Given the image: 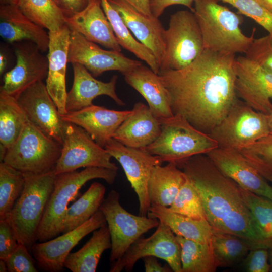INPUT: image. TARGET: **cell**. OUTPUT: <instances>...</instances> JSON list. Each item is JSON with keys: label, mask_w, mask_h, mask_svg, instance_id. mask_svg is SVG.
I'll use <instances>...</instances> for the list:
<instances>
[{"label": "cell", "mask_w": 272, "mask_h": 272, "mask_svg": "<svg viewBox=\"0 0 272 272\" xmlns=\"http://www.w3.org/2000/svg\"><path fill=\"white\" fill-rule=\"evenodd\" d=\"M235 54L204 49L187 66L159 71L171 110L209 134L238 99Z\"/></svg>", "instance_id": "6da1fadb"}, {"label": "cell", "mask_w": 272, "mask_h": 272, "mask_svg": "<svg viewBox=\"0 0 272 272\" xmlns=\"http://www.w3.org/2000/svg\"><path fill=\"white\" fill-rule=\"evenodd\" d=\"M176 164L197 190L206 219L214 229L236 235L254 248L271 246L260 233L240 187L224 175L206 154Z\"/></svg>", "instance_id": "7a4b0ae2"}, {"label": "cell", "mask_w": 272, "mask_h": 272, "mask_svg": "<svg viewBox=\"0 0 272 272\" xmlns=\"http://www.w3.org/2000/svg\"><path fill=\"white\" fill-rule=\"evenodd\" d=\"M200 27L205 49L235 54L247 51L256 31L245 35L240 28V16L217 0H195L192 11Z\"/></svg>", "instance_id": "3957f363"}, {"label": "cell", "mask_w": 272, "mask_h": 272, "mask_svg": "<svg viewBox=\"0 0 272 272\" xmlns=\"http://www.w3.org/2000/svg\"><path fill=\"white\" fill-rule=\"evenodd\" d=\"M117 174V170L93 167L56 175L53 191L38 227L37 241L44 242L61 233L69 203L76 198L80 190L87 182L102 179L111 185L115 182Z\"/></svg>", "instance_id": "277c9868"}, {"label": "cell", "mask_w": 272, "mask_h": 272, "mask_svg": "<svg viewBox=\"0 0 272 272\" xmlns=\"http://www.w3.org/2000/svg\"><path fill=\"white\" fill-rule=\"evenodd\" d=\"M24 190L8 218L18 242L31 252L37 241L38 227L53 191L56 175L53 171L44 174L24 173Z\"/></svg>", "instance_id": "5b68a950"}, {"label": "cell", "mask_w": 272, "mask_h": 272, "mask_svg": "<svg viewBox=\"0 0 272 272\" xmlns=\"http://www.w3.org/2000/svg\"><path fill=\"white\" fill-rule=\"evenodd\" d=\"M159 120L160 135L144 149L163 162L177 163L196 155L207 154L218 147L209 134L196 129L181 116L174 115Z\"/></svg>", "instance_id": "8992f818"}, {"label": "cell", "mask_w": 272, "mask_h": 272, "mask_svg": "<svg viewBox=\"0 0 272 272\" xmlns=\"http://www.w3.org/2000/svg\"><path fill=\"white\" fill-rule=\"evenodd\" d=\"M61 148V144L28 121L3 162L24 173H46L54 170Z\"/></svg>", "instance_id": "52a82bcc"}, {"label": "cell", "mask_w": 272, "mask_h": 272, "mask_svg": "<svg viewBox=\"0 0 272 272\" xmlns=\"http://www.w3.org/2000/svg\"><path fill=\"white\" fill-rule=\"evenodd\" d=\"M270 131L268 115L256 111L238 99L209 134L218 147L239 151Z\"/></svg>", "instance_id": "ba28073f"}, {"label": "cell", "mask_w": 272, "mask_h": 272, "mask_svg": "<svg viewBox=\"0 0 272 272\" xmlns=\"http://www.w3.org/2000/svg\"><path fill=\"white\" fill-rule=\"evenodd\" d=\"M164 41L165 57L159 71L183 69L198 57L205 48L194 13L181 10L171 15Z\"/></svg>", "instance_id": "9c48e42d"}, {"label": "cell", "mask_w": 272, "mask_h": 272, "mask_svg": "<svg viewBox=\"0 0 272 272\" xmlns=\"http://www.w3.org/2000/svg\"><path fill=\"white\" fill-rule=\"evenodd\" d=\"M99 210L105 217L110 233L111 263L120 258L135 241L159 223L156 218L128 212L120 204V194L115 190L109 192Z\"/></svg>", "instance_id": "30bf717a"}, {"label": "cell", "mask_w": 272, "mask_h": 272, "mask_svg": "<svg viewBox=\"0 0 272 272\" xmlns=\"http://www.w3.org/2000/svg\"><path fill=\"white\" fill-rule=\"evenodd\" d=\"M111 158L106 149L98 145L83 128L65 122L61 152L53 172L58 175L93 167L118 170Z\"/></svg>", "instance_id": "8fae6325"}, {"label": "cell", "mask_w": 272, "mask_h": 272, "mask_svg": "<svg viewBox=\"0 0 272 272\" xmlns=\"http://www.w3.org/2000/svg\"><path fill=\"white\" fill-rule=\"evenodd\" d=\"M149 256L165 260L174 272H182L180 247L176 235L160 221L152 235L147 238L140 237L120 258L111 263L109 271H132L139 259Z\"/></svg>", "instance_id": "7c38bea8"}, {"label": "cell", "mask_w": 272, "mask_h": 272, "mask_svg": "<svg viewBox=\"0 0 272 272\" xmlns=\"http://www.w3.org/2000/svg\"><path fill=\"white\" fill-rule=\"evenodd\" d=\"M104 148L120 163L137 194L139 215L147 216L151 207L148 194V181L154 167L162 165L163 161L144 148L128 147L113 138L107 142Z\"/></svg>", "instance_id": "4fadbf2b"}, {"label": "cell", "mask_w": 272, "mask_h": 272, "mask_svg": "<svg viewBox=\"0 0 272 272\" xmlns=\"http://www.w3.org/2000/svg\"><path fill=\"white\" fill-rule=\"evenodd\" d=\"M106 224L103 213L99 210L75 229L49 240L34 243L31 252L39 267L49 272L62 271L72 249L86 235Z\"/></svg>", "instance_id": "5bb4252c"}, {"label": "cell", "mask_w": 272, "mask_h": 272, "mask_svg": "<svg viewBox=\"0 0 272 272\" xmlns=\"http://www.w3.org/2000/svg\"><path fill=\"white\" fill-rule=\"evenodd\" d=\"M68 62L83 65L94 77L104 72L117 71L122 74L142 64L130 59L121 52L106 50L80 33L71 30Z\"/></svg>", "instance_id": "9a60e30c"}, {"label": "cell", "mask_w": 272, "mask_h": 272, "mask_svg": "<svg viewBox=\"0 0 272 272\" xmlns=\"http://www.w3.org/2000/svg\"><path fill=\"white\" fill-rule=\"evenodd\" d=\"M16 65L4 76L1 87L15 98L34 84L46 79L48 59L38 46L30 41L14 43Z\"/></svg>", "instance_id": "2e32d148"}, {"label": "cell", "mask_w": 272, "mask_h": 272, "mask_svg": "<svg viewBox=\"0 0 272 272\" xmlns=\"http://www.w3.org/2000/svg\"><path fill=\"white\" fill-rule=\"evenodd\" d=\"M28 121L62 145L65 122L43 81L22 91L16 98Z\"/></svg>", "instance_id": "e0dca14e"}, {"label": "cell", "mask_w": 272, "mask_h": 272, "mask_svg": "<svg viewBox=\"0 0 272 272\" xmlns=\"http://www.w3.org/2000/svg\"><path fill=\"white\" fill-rule=\"evenodd\" d=\"M235 88L238 97L253 109L272 112V74L246 56L235 58Z\"/></svg>", "instance_id": "ac0fdd59"}, {"label": "cell", "mask_w": 272, "mask_h": 272, "mask_svg": "<svg viewBox=\"0 0 272 272\" xmlns=\"http://www.w3.org/2000/svg\"><path fill=\"white\" fill-rule=\"evenodd\" d=\"M206 155L224 175L240 187L272 200V186L239 151L217 147Z\"/></svg>", "instance_id": "d6986e66"}, {"label": "cell", "mask_w": 272, "mask_h": 272, "mask_svg": "<svg viewBox=\"0 0 272 272\" xmlns=\"http://www.w3.org/2000/svg\"><path fill=\"white\" fill-rule=\"evenodd\" d=\"M48 71L46 87L60 115L67 113L65 76L71 29L65 24L56 31H48Z\"/></svg>", "instance_id": "ffe728a7"}, {"label": "cell", "mask_w": 272, "mask_h": 272, "mask_svg": "<svg viewBox=\"0 0 272 272\" xmlns=\"http://www.w3.org/2000/svg\"><path fill=\"white\" fill-rule=\"evenodd\" d=\"M131 112V110H115L92 104L60 115L64 122L80 126L98 145L104 148Z\"/></svg>", "instance_id": "44dd1931"}, {"label": "cell", "mask_w": 272, "mask_h": 272, "mask_svg": "<svg viewBox=\"0 0 272 272\" xmlns=\"http://www.w3.org/2000/svg\"><path fill=\"white\" fill-rule=\"evenodd\" d=\"M117 10L128 28L153 53L159 66L165 57V29L158 18L146 16L125 2L108 0Z\"/></svg>", "instance_id": "7402d4cb"}, {"label": "cell", "mask_w": 272, "mask_h": 272, "mask_svg": "<svg viewBox=\"0 0 272 272\" xmlns=\"http://www.w3.org/2000/svg\"><path fill=\"white\" fill-rule=\"evenodd\" d=\"M72 64L74 78L72 87L66 97L67 113L92 105L93 100L101 95L109 97L118 105H125L116 93L117 75H113L109 82H104L96 79L83 65L78 63Z\"/></svg>", "instance_id": "603a6c76"}, {"label": "cell", "mask_w": 272, "mask_h": 272, "mask_svg": "<svg viewBox=\"0 0 272 272\" xmlns=\"http://www.w3.org/2000/svg\"><path fill=\"white\" fill-rule=\"evenodd\" d=\"M66 24L88 40L112 50L121 52L112 26L101 6V0H92L82 11L66 17Z\"/></svg>", "instance_id": "cb8c5ba5"}, {"label": "cell", "mask_w": 272, "mask_h": 272, "mask_svg": "<svg viewBox=\"0 0 272 272\" xmlns=\"http://www.w3.org/2000/svg\"><path fill=\"white\" fill-rule=\"evenodd\" d=\"M131 110L130 115L119 125L112 138L128 147L145 148L160 135V120L149 106L141 102L135 103Z\"/></svg>", "instance_id": "d4e9b609"}, {"label": "cell", "mask_w": 272, "mask_h": 272, "mask_svg": "<svg viewBox=\"0 0 272 272\" xmlns=\"http://www.w3.org/2000/svg\"><path fill=\"white\" fill-rule=\"evenodd\" d=\"M126 82L146 100L159 119L172 117L167 90L159 74L143 64L122 74Z\"/></svg>", "instance_id": "484cf974"}, {"label": "cell", "mask_w": 272, "mask_h": 272, "mask_svg": "<svg viewBox=\"0 0 272 272\" xmlns=\"http://www.w3.org/2000/svg\"><path fill=\"white\" fill-rule=\"evenodd\" d=\"M0 35L11 43L30 41L43 52L48 50V32L25 16L17 5H1Z\"/></svg>", "instance_id": "4316f807"}, {"label": "cell", "mask_w": 272, "mask_h": 272, "mask_svg": "<svg viewBox=\"0 0 272 272\" xmlns=\"http://www.w3.org/2000/svg\"><path fill=\"white\" fill-rule=\"evenodd\" d=\"M187 177L174 162L153 169L148 183V194L151 206H171Z\"/></svg>", "instance_id": "83f0119b"}, {"label": "cell", "mask_w": 272, "mask_h": 272, "mask_svg": "<svg viewBox=\"0 0 272 272\" xmlns=\"http://www.w3.org/2000/svg\"><path fill=\"white\" fill-rule=\"evenodd\" d=\"M147 216L156 218L168 226L177 236L202 243H210L213 228L206 219L189 217L170 210L168 207L151 206Z\"/></svg>", "instance_id": "f1b7e54d"}, {"label": "cell", "mask_w": 272, "mask_h": 272, "mask_svg": "<svg viewBox=\"0 0 272 272\" xmlns=\"http://www.w3.org/2000/svg\"><path fill=\"white\" fill-rule=\"evenodd\" d=\"M111 248V236L105 225L93 232L91 238L78 251L70 253L64 268L72 272H95L101 255Z\"/></svg>", "instance_id": "f546056e"}, {"label": "cell", "mask_w": 272, "mask_h": 272, "mask_svg": "<svg viewBox=\"0 0 272 272\" xmlns=\"http://www.w3.org/2000/svg\"><path fill=\"white\" fill-rule=\"evenodd\" d=\"M28 121L27 117L15 97L1 88L0 153L5 155L16 141Z\"/></svg>", "instance_id": "4dcf8cb0"}, {"label": "cell", "mask_w": 272, "mask_h": 272, "mask_svg": "<svg viewBox=\"0 0 272 272\" xmlns=\"http://www.w3.org/2000/svg\"><path fill=\"white\" fill-rule=\"evenodd\" d=\"M101 3L120 46L145 61L153 71L158 74L159 66L153 53L133 37L119 12L108 0H101Z\"/></svg>", "instance_id": "1f68e13d"}, {"label": "cell", "mask_w": 272, "mask_h": 272, "mask_svg": "<svg viewBox=\"0 0 272 272\" xmlns=\"http://www.w3.org/2000/svg\"><path fill=\"white\" fill-rule=\"evenodd\" d=\"M106 188L93 182L87 190L68 207L62 223L61 233L70 231L83 224L98 211L105 198Z\"/></svg>", "instance_id": "d6a6232c"}, {"label": "cell", "mask_w": 272, "mask_h": 272, "mask_svg": "<svg viewBox=\"0 0 272 272\" xmlns=\"http://www.w3.org/2000/svg\"><path fill=\"white\" fill-rule=\"evenodd\" d=\"M210 244L218 267H229L243 261L254 248L236 235L214 229Z\"/></svg>", "instance_id": "836d02e7"}, {"label": "cell", "mask_w": 272, "mask_h": 272, "mask_svg": "<svg viewBox=\"0 0 272 272\" xmlns=\"http://www.w3.org/2000/svg\"><path fill=\"white\" fill-rule=\"evenodd\" d=\"M180 247L182 272H214L218 267L210 243L176 235Z\"/></svg>", "instance_id": "e575fe53"}, {"label": "cell", "mask_w": 272, "mask_h": 272, "mask_svg": "<svg viewBox=\"0 0 272 272\" xmlns=\"http://www.w3.org/2000/svg\"><path fill=\"white\" fill-rule=\"evenodd\" d=\"M20 11L33 22L48 31H56L66 24V16L54 0H19Z\"/></svg>", "instance_id": "d590c367"}, {"label": "cell", "mask_w": 272, "mask_h": 272, "mask_svg": "<svg viewBox=\"0 0 272 272\" xmlns=\"http://www.w3.org/2000/svg\"><path fill=\"white\" fill-rule=\"evenodd\" d=\"M24 173L8 164L0 163V220L8 219L25 186Z\"/></svg>", "instance_id": "8d00e7d4"}, {"label": "cell", "mask_w": 272, "mask_h": 272, "mask_svg": "<svg viewBox=\"0 0 272 272\" xmlns=\"http://www.w3.org/2000/svg\"><path fill=\"white\" fill-rule=\"evenodd\" d=\"M240 188L244 202L262 236L272 243V200Z\"/></svg>", "instance_id": "74e56055"}, {"label": "cell", "mask_w": 272, "mask_h": 272, "mask_svg": "<svg viewBox=\"0 0 272 272\" xmlns=\"http://www.w3.org/2000/svg\"><path fill=\"white\" fill-rule=\"evenodd\" d=\"M239 151L262 176L272 181V131Z\"/></svg>", "instance_id": "f35d334b"}, {"label": "cell", "mask_w": 272, "mask_h": 272, "mask_svg": "<svg viewBox=\"0 0 272 272\" xmlns=\"http://www.w3.org/2000/svg\"><path fill=\"white\" fill-rule=\"evenodd\" d=\"M168 208L174 212L189 217L207 219L200 197L194 186L187 178Z\"/></svg>", "instance_id": "ab89813d"}, {"label": "cell", "mask_w": 272, "mask_h": 272, "mask_svg": "<svg viewBox=\"0 0 272 272\" xmlns=\"http://www.w3.org/2000/svg\"><path fill=\"white\" fill-rule=\"evenodd\" d=\"M251 18L272 35V14L256 0H220Z\"/></svg>", "instance_id": "60d3db41"}, {"label": "cell", "mask_w": 272, "mask_h": 272, "mask_svg": "<svg viewBox=\"0 0 272 272\" xmlns=\"http://www.w3.org/2000/svg\"><path fill=\"white\" fill-rule=\"evenodd\" d=\"M245 54L248 58L272 74V35L255 38Z\"/></svg>", "instance_id": "b9f144b4"}, {"label": "cell", "mask_w": 272, "mask_h": 272, "mask_svg": "<svg viewBox=\"0 0 272 272\" xmlns=\"http://www.w3.org/2000/svg\"><path fill=\"white\" fill-rule=\"evenodd\" d=\"M27 247L19 243L18 246L6 260L9 272H37L35 260Z\"/></svg>", "instance_id": "7bdbcfd3"}, {"label": "cell", "mask_w": 272, "mask_h": 272, "mask_svg": "<svg viewBox=\"0 0 272 272\" xmlns=\"http://www.w3.org/2000/svg\"><path fill=\"white\" fill-rule=\"evenodd\" d=\"M268 258L267 247L251 249L243 260L244 270L247 272H268L270 270Z\"/></svg>", "instance_id": "ee69618b"}, {"label": "cell", "mask_w": 272, "mask_h": 272, "mask_svg": "<svg viewBox=\"0 0 272 272\" xmlns=\"http://www.w3.org/2000/svg\"><path fill=\"white\" fill-rule=\"evenodd\" d=\"M18 245L9 219L0 220V259L6 261Z\"/></svg>", "instance_id": "f6af8a7d"}, {"label": "cell", "mask_w": 272, "mask_h": 272, "mask_svg": "<svg viewBox=\"0 0 272 272\" xmlns=\"http://www.w3.org/2000/svg\"><path fill=\"white\" fill-rule=\"evenodd\" d=\"M195 0H150V7L153 16L159 18L165 9L172 5H181L193 10L192 4Z\"/></svg>", "instance_id": "bcb514c9"}, {"label": "cell", "mask_w": 272, "mask_h": 272, "mask_svg": "<svg viewBox=\"0 0 272 272\" xmlns=\"http://www.w3.org/2000/svg\"><path fill=\"white\" fill-rule=\"evenodd\" d=\"M92 0H55L66 17L80 12L86 8Z\"/></svg>", "instance_id": "7dc6e473"}, {"label": "cell", "mask_w": 272, "mask_h": 272, "mask_svg": "<svg viewBox=\"0 0 272 272\" xmlns=\"http://www.w3.org/2000/svg\"><path fill=\"white\" fill-rule=\"evenodd\" d=\"M143 259L146 272H170L172 271L169 266H163L160 264L156 257L149 256L145 257Z\"/></svg>", "instance_id": "c3c4849f"}, {"label": "cell", "mask_w": 272, "mask_h": 272, "mask_svg": "<svg viewBox=\"0 0 272 272\" xmlns=\"http://www.w3.org/2000/svg\"><path fill=\"white\" fill-rule=\"evenodd\" d=\"M126 2L140 13L148 16H153L150 7V0H121Z\"/></svg>", "instance_id": "681fc988"}, {"label": "cell", "mask_w": 272, "mask_h": 272, "mask_svg": "<svg viewBox=\"0 0 272 272\" xmlns=\"http://www.w3.org/2000/svg\"><path fill=\"white\" fill-rule=\"evenodd\" d=\"M261 6L272 14V0H256Z\"/></svg>", "instance_id": "f907efd6"}, {"label": "cell", "mask_w": 272, "mask_h": 272, "mask_svg": "<svg viewBox=\"0 0 272 272\" xmlns=\"http://www.w3.org/2000/svg\"><path fill=\"white\" fill-rule=\"evenodd\" d=\"M7 66V58L5 55L1 53L0 54V73L2 74Z\"/></svg>", "instance_id": "816d5d0a"}, {"label": "cell", "mask_w": 272, "mask_h": 272, "mask_svg": "<svg viewBox=\"0 0 272 272\" xmlns=\"http://www.w3.org/2000/svg\"><path fill=\"white\" fill-rule=\"evenodd\" d=\"M19 0H0L1 5H18Z\"/></svg>", "instance_id": "f5cc1de1"}, {"label": "cell", "mask_w": 272, "mask_h": 272, "mask_svg": "<svg viewBox=\"0 0 272 272\" xmlns=\"http://www.w3.org/2000/svg\"><path fill=\"white\" fill-rule=\"evenodd\" d=\"M0 271L7 272L8 271L6 261L0 259Z\"/></svg>", "instance_id": "db71d44e"}, {"label": "cell", "mask_w": 272, "mask_h": 272, "mask_svg": "<svg viewBox=\"0 0 272 272\" xmlns=\"http://www.w3.org/2000/svg\"><path fill=\"white\" fill-rule=\"evenodd\" d=\"M268 123L270 130L272 131V112L268 115Z\"/></svg>", "instance_id": "11a10c76"}, {"label": "cell", "mask_w": 272, "mask_h": 272, "mask_svg": "<svg viewBox=\"0 0 272 272\" xmlns=\"http://www.w3.org/2000/svg\"><path fill=\"white\" fill-rule=\"evenodd\" d=\"M272 247V246H271ZM269 257L270 258V269L272 270V249L270 251V253H269Z\"/></svg>", "instance_id": "9f6ffc18"}, {"label": "cell", "mask_w": 272, "mask_h": 272, "mask_svg": "<svg viewBox=\"0 0 272 272\" xmlns=\"http://www.w3.org/2000/svg\"><path fill=\"white\" fill-rule=\"evenodd\" d=\"M54 1H55V2H56L55 0H54Z\"/></svg>", "instance_id": "6f0895ef"}, {"label": "cell", "mask_w": 272, "mask_h": 272, "mask_svg": "<svg viewBox=\"0 0 272 272\" xmlns=\"http://www.w3.org/2000/svg\"><path fill=\"white\" fill-rule=\"evenodd\" d=\"M271 182L272 183V181H271Z\"/></svg>", "instance_id": "680465c9"}]
</instances>
